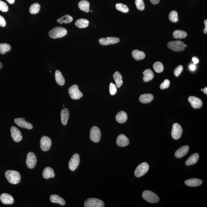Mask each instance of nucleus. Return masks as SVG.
I'll return each mask as SVG.
<instances>
[{
	"mask_svg": "<svg viewBox=\"0 0 207 207\" xmlns=\"http://www.w3.org/2000/svg\"><path fill=\"white\" fill-rule=\"evenodd\" d=\"M5 177L10 183L16 184L19 183L21 179V176L18 171L8 170L5 173Z\"/></svg>",
	"mask_w": 207,
	"mask_h": 207,
	"instance_id": "nucleus-1",
	"label": "nucleus"
},
{
	"mask_svg": "<svg viewBox=\"0 0 207 207\" xmlns=\"http://www.w3.org/2000/svg\"><path fill=\"white\" fill-rule=\"evenodd\" d=\"M67 34V31L63 27H56L52 29L49 32V37L56 39L64 37Z\"/></svg>",
	"mask_w": 207,
	"mask_h": 207,
	"instance_id": "nucleus-2",
	"label": "nucleus"
},
{
	"mask_svg": "<svg viewBox=\"0 0 207 207\" xmlns=\"http://www.w3.org/2000/svg\"><path fill=\"white\" fill-rule=\"evenodd\" d=\"M168 47L175 52H181L185 49V44L180 41H173L169 42L167 44Z\"/></svg>",
	"mask_w": 207,
	"mask_h": 207,
	"instance_id": "nucleus-3",
	"label": "nucleus"
},
{
	"mask_svg": "<svg viewBox=\"0 0 207 207\" xmlns=\"http://www.w3.org/2000/svg\"><path fill=\"white\" fill-rule=\"evenodd\" d=\"M142 196L143 199L150 203H157L159 201L158 197L151 191L146 190L143 191Z\"/></svg>",
	"mask_w": 207,
	"mask_h": 207,
	"instance_id": "nucleus-4",
	"label": "nucleus"
},
{
	"mask_svg": "<svg viewBox=\"0 0 207 207\" xmlns=\"http://www.w3.org/2000/svg\"><path fill=\"white\" fill-rule=\"evenodd\" d=\"M70 96L73 100H79L83 96V94L80 91L78 85H74L69 88L68 90Z\"/></svg>",
	"mask_w": 207,
	"mask_h": 207,
	"instance_id": "nucleus-5",
	"label": "nucleus"
},
{
	"mask_svg": "<svg viewBox=\"0 0 207 207\" xmlns=\"http://www.w3.org/2000/svg\"><path fill=\"white\" fill-rule=\"evenodd\" d=\"M149 166L146 162H143L138 166L135 170L134 174L137 177H140L148 172Z\"/></svg>",
	"mask_w": 207,
	"mask_h": 207,
	"instance_id": "nucleus-6",
	"label": "nucleus"
},
{
	"mask_svg": "<svg viewBox=\"0 0 207 207\" xmlns=\"http://www.w3.org/2000/svg\"><path fill=\"white\" fill-rule=\"evenodd\" d=\"M85 207H103L104 204L101 200L95 198H90L87 199L84 204Z\"/></svg>",
	"mask_w": 207,
	"mask_h": 207,
	"instance_id": "nucleus-7",
	"label": "nucleus"
},
{
	"mask_svg": "<svg viewBox=\"0 0 207 207\" xmlns=\"http://www.w3.org/2000/svg\"><path fill=\"white\" fill-rule=\"evenodd\" d=\"M101 134L100 129L97 126H94L91 129L90 132V139L94 142L97 143L101 140Z\"/></svg>",
	"mask_w": 207,
	"mask_h": 207,
	"instance_id": "nucleus-8",
	"label": "nucleus"
},
{
	"mask_svg": "<svg viewBox=\"0 0 207 207\" xmlns=\"http://www.w3.org/2000/svg\"><path fill=\"white\" fill-rule=\"evenodd\" d=\"M183 129L181 126L178 123H174L173 125L172 136L174 139H179L182 136Z\"/></svg>",
	"mask_w": 207,
	"mask_h": 207,
	"instance_id": "nucleus-9",
	"label": "nucleus"
},
{
	"mask_svg": "<svg viewBox=\"0 0 207 207\" xmlns=\"http://www.w3.org/2000/svg\"><path fill=\"white\" fill-rule=\"evenodd\" d=\"M40 145L41 149L43 151L47 152L50 148L52 141L49 137L44 136L41 138Z\"/></svg>",
	"mask_w": 207,
	"mask_h": 207,
	"instance_id": "nucleus-10",
	"label": "nucleus"
},
{
	"mask_svg": "<svg viewBox=\"0 0 207 207\" xmlns=\"http://www.w3.org/2000/svg\"><path fill=\"white\" fill-rule=\"evenodd\" d=\"M80 162V156L75 153L72 156L69 162V168L72 171H74L77 168Z\"/></svg>",
	"mask_w": 207,
	"mask_h": 207,
	"instance_id": "nucleus-11",
	"label": "nucleus"
},
{
	"mask_svg": "<svg viewBox=\"0 0 207 207\" xmlns=\"http://www.w3.org/2000/svg\"><path fill=\"white\" fill-rule=\"evenodd\" d=\"M37 158L33 152H30L27 157L26 164L27 167L30 169H32L35 167L37 163Z\"/></svg>",
	"mask_w": 207,
	"mask_h": 207,
	"instance_id": "nucleus-12",
	"label": "nucleus"
},
{
	"mask_svg": "<svg viewBox=\"0 0 207 207\" xmlns=\"http://www.w3.org/2000/svg\"><path fill=\"white\" fill-rule=\"evenodd\" d=\"M120 42V39L118 38L107 37L106 38H101L99 42L102 45H108L110 44L118 43Z\"/></svg>",
	"mask_w": 207,
	"mask_h": 207,
	"instance_id": "nucleus-13",
	"label": "nucleus"
},
{
	"mask_svg": "<svg viewBox=\"0 0 207 207\" xmlns=\"http://www.w3.org/2000/svg\"><path fill=\"white\" fill-rule=\"evenodd\" d=\"M11 132L12 137L14 141L18 142L21 141L22 139V135L18 128L14 126L12 127Z\"/></svg>",
	"mask_w": 207,
	"mask_h": 207,
	"instance_id": "nucleus-14",
	"label": "nucleus"
},
{
	"mask_svg": "<svg viewBox=\"0 0 207 207\" xmlns=\"http://www.w3.org/2000/svg\"><path fill=\"white\" fill-rule=\"evenodd\" d=\"M14 122L17 125L24 129L30 130L32 129L33 127V126L31 123L27 122L23 118L15 119Z\"/></svg>",
	"mask_w": 207,
	"mask_h": 207,
	"instance_id": "nucleus-15",
	"label": "nucleus"
},
{
	"mask_svg": "<svg viewBox=\"0 0 207 207\" xmlns=\"http://www.w3.org/2000/svg\"><path fill=\"white\" fill-rule=\"evenodd\" d=\"M188 100L194 108L199 109L202 106V101L198 97L193 96H190L188 99Z\"/></svg>",
	"mask_w": 207,
	"mask_h": 207,
	"instance_id": "nucleus-16",
	"label": "nucleus"
},
{
	"mask_svg": "<svg viewBox=\"0 0 207 207\" xmlns=\"http://www.w3.org/2000/svg\"><path fill=\"white\" fill-rule=\"evenodd\" d=\"M116 143L118 146L124 147L129 144V141L128 138L124 135L121 134L118 136Z\"/></svg>",
	"mask_w": 207,
	"mask_h": 207,
	"instance_id": "nucleus-17",
	"label": "nucleus"
},
{
	"mask_svg": "<svg viewBox=\"0 0 207 207\" xmlns=\"http://www.w3.org/2000/svg\"><path fill=\"white\" fill-rule=\"evenodd\" d=\"M1 202L4 204H12L14 202V199L11 195L3 193L0 196Z\"/></svg>",
	"mask_w": 207,
	"mask_h": 207,
	"instance_id": "nucleus-18",
	"label": "nucleus"
},
{
	"mask_svg": "<svg viewBox=\"0 0 207 207\" xmlns=\"http://www.w3.org/2000/svg\"><path fill=\"white\" fill-rule=\"evenodd\" d=\"M189 147L187 145L181 147L176 151L174 156L177 158H181L185 156L189 152Z\"/></svg>",
	"mask_w": 207,
	"mask_h": 207,
	"instance_id": "nucleus-19",
	"label": "nucleus"
},
{
	"mask_svg": "<svg viewBox=\"0 0 207 207\" xmlns=\"http://www.w3.org/2000/svg\"><path fill=\"white\" fill-rule=\"evenodd\" d=\"M203 183L202 180L197 179H187L185 181L184 184L186 185L191 187H196L201 185Z\"/></svg>",
	"mask_w": 207,
	"mask_h": 207,
	"instance_id": "nucleus-20",
	"label": "nucleus"
},
{
	"mask_svg": "<svg viewBox=\"0 0 207 207\" xmlns=\"http://www.w3.org/2000/svg\"><path fill=\"white\" fill-rule=\"evenodd\" d=\"M60 114L61 123L63 125H66L69 117V111L67 109H63L61 111Z\"/></svg>",
	"mask_w": 207,
	"mask_h": 207,
	"instance_id": "nucleus-21",
	"label": "nucleus"
},
{
	"mask_svg": "<svg viewBox=\"0 0 207 207\" xmlns=\"http://www.w3.org/2000/svg\"><path fill=\"white\" fill-rule=\"evenodd\" d=\"M116 121L120 124L126 122L127 119V115L124 111H121L118 113L116 117Z\"/></svg>",
	"mask_w": 207,
	"mask_h": 207,
	"instance_id": "nucleus-22",
	"label": "nucleus"
},
{
	"mask_svg": "<svg viewBox=\"0 0 207 207\" xmlns=\"http://www.w3.org/2000/svg\"><path fill=\"white\" fill-rule=\"evenodd\" d=\"M153 96L150 94H143L139 97L140 101L143 104H147L152 101Z\"/></svg>",
	"mask_w": 207,
	"mask_h": 207,
	"instance_id": "nucleus-23",
	"label": "nucleus"
},
{
	"mask_svg": "<svg viewBox=\"0 0 207 207\" xmlns=\"http://www.w3.org/2000/svg\"><path fill=\"white\" fill-rule=\"evenodd\" d=\"M43 177L45 179L54 178L55 176L54 170L49 167H47L44 169L42 173Z\"/></svg>",
	"mask_w": 207,
	"mask_h": 207,
	"instance_id": "nucleus-24",
	"label": "nucleus"
},
{
	"mask_svg": "<svg viewBox=\"0 0 207 207\" xmlns=\"http://www.w3.org/2000/svg\"><path fill=\"white\" fill-rule=\"evenodd\" d=\"M50 201L53 203H58L61 206L65 204V201L57 194H52L50 197Z\"/></svg>",
	"mask_w": 207,
	"mask_h": 207,
	"instance_id": "nucleus-25",
	"label": "nucleus"
},
{
	"mask_svg": "<svg viewBox=\"0 0 207 207\" xmlns=\"http://www.w3.org/2000/svg\"><path fill=\"white\" fill-rule=\"evenodd\" d=\"M199 158V155L198 153H194L191 155L186 160L185 164L187 166H190L196 163Z\"/></svg>",
	"mask_w": 207,
	"mask_h": 207,
	"instance_id": "nucleus-26",
	"label": "nucleus"
},
{
	"mask_svg": "<svg viewBox=\"0 0 207 207\" xmlns=\"http://www.w3.org/2000/svg\"><path fill=\"white\" fill-rule=\"evenodd\" d=\"M113 76L116 82V85L117 88H120L123 84L122 76L118 71H116L114 73Z\"/></svg>",
	"mask_w": 207,
	"mask_h": 207,
	"instance_id": "nucleus-27",
	"label": "nucleus"
},
{
	"mask_svg": "<svg viewBox=\"0 0 207 207\" xmlns=\"http://www.w3.org/2000/svg\"><path fill=\"white\" fill-rule=\"evenodd\" d=\"M78 6L80 9L85 13H88L90 11V4L88 1L83 0L78 3Z\"/></svg>",
	"mask_w": 207,
	"mask_h": 207,
	"instance_id": "nucleus-28",
	"label": "nucleus"
},
{
	"mask_svg": "<svg viewBox=\"0 0 207 207\" xmlns=\"http://www.w3.org/2000/svg\"><path fill=\"white\" fill-rule=\"evenodd\" d=\"M133 59L137 61L145 59V54L144 52L138 50H134L132 53Z\"/></svg>",
	"mask_w": 207,
	"mask_h": 207,
	"instance_id": "nucleus-29",
	"label": "nucleus"
},
{
	"mask_svg": "<svg viewBox=\"0 0 207 207\" xmlns=\"http://www.w3.org/2000/svg\"><path fill=\"white\" fill-rule=\"evenodd\" d=\"M143 80L145 82L151 81L154 77L153 72L150 69H147L143 72Z\"/></svg>",
	"mask_w": 207,
	"mask_h": 207,
	"instance_id": "nucleus-30",
	"label": "nucleus"
},
{
	"mask_svg": "<svg viewBox=\"0 0 207 207\" xmlns=\"http://www.w3.org/2000/svg\"><path fill=\"white\" fill-rule=\"evenodd\" d=\"M89 24L88 20L84 18L79 19L77 20L75 23V25L80 28H86L88 26Z\"/></svg>",
	"mask_w": 207,
	"mask_h": 207,
	"instance_id": "nucleus-31",
	"label": "nucleus"
},
{
	"mask_svg": "<svg viewBox=\"0 0 207 207\" xmlns=\"http://www.w3.org/2000/svg\"><path fill=\"white\" fill-rule=\"evenodd\" d=\"M55 78L56 83L60 85H64L65 79L62 73L59 70H56L55 73Z\"/></svg>",
	"mask_w": 207,
	"mask_h": 207,
	"instance_id": "nucleus-32",
	"label": "nucleus"
},
{
	"mask_svg": "<svg viewBox=\"0 0 207 207\" xmlns=\"http://www.w3.org/2000/svg\"><path fill=\"white\" fill-rule=\"evenodd\" d=\"M73 20L72 17L69 15H66L58 19L57 22L60 24L63 23H71Z\"/></svg>",
	"mask_w": 207,
	"mask_h": 207,
	"instance_id": "nucleus-33",
	"label": "nucleus"
},
{
	"mask_svg": "<svg viewBox=\"0 0 207 207\" xmlns=\"http://www.w3.org/2000/svg\"><path fill=\"white\" fill-rule=\"evenodd\" d=\"M173 35L176 39H183L185 38L187 36V33L184 31L177 30L174 31Z\"/></svg>",
	"mask_w": 207,
	"mask_h": 207,
	"instance_id": "nucleus-34",
	"label": "nucleus"
},
{
	"mask_svg": "<svg viewBox=\"0 0 207 207\" xmlns=\"http://www.w3.org/2000/svg\"><path fill=\"white\" fill-rule=\"evenodd\" d=\"M40 6L37 3H34L32 4L29 8V12L32 14H37L40 11Z\"/></svg>",
	"mask_w": 207,
	"mask_h": 207,
	"instance_id": "nucleus-35",
	"label": "nucleus"
},
{
	"mask_svg": "<svg viewBox=\"0 0 207 207\" xmlns=\"http://www.w3.org/2000/svg\"><path fill=\"white\" fill-rule=\"evenodd\" d=\"M116 9L123 13H127L129 11V8L127 6L122 3H117L116 5Z\"/></svg>",
	"mask_w": 207,
	"mask_h": 207,
	"instance_id": "nucleus-36",
	"label": "nucleus"
},
{
	"mask_svg": "<svg viewBox=\"0 0 207 207\" xmlns=\"http://www.w3.org/2000/svg\"><path fill=\"white\" fill-rule=\"evenodd\" d=\"M11 49V46L7 44H0V54H4Z\"/></svg>",
	"mask_w": 207,
	"mask_h": 207,
	"instance_id": "nucleus-37",
	"label": "nucleus"
},
{
	"mask_svg": "<svg viewBox=\"0 0 207 207\" xmlns=\"http://www.w3.org/2000/svg\"><path fill=\"white\" fill-rule=\"evenodd\" d=\"M153 68L155 71L157 73H162L164 69L163 65L159 61H157L154 63Z\"/></svg>",
	"mask_w": 207,
	"mask_h": 207,
	"instance_id": "nucleus-38",
	"label": "nucleus"
},
{
	"mask_svg": "<svg viewBox=\"0 0 207 207\" xmlns=\"http://www.w3.org/2000/svg\"><path fill=\"white\" fill-rule=\"evenodd\" d=\"M169 19L171 22L175 23L179 20L178 14L177 12L173 11L170 12L169 15Z\"/></svg>",
	"mask_w": 207,
	"mask_h": 207,
	"instance_id": "nucleus-39",
	"label": "nucleus"
},
{
	"mask_svg": "<svg viewBox=\"0 0 207 207\" xmlns=\"http://www.w3.org/2000/svg\"><path fill=\"white\" fill-rule=\"evenodd\" d=\"M136 7L140 11H142L145 9V4L143 0H136L135 1Z\"/></svg>",
	"mask_w": 207,
	"mask_h": 207,
	"instance_id": "nucleus-40",
	"label": "nucleus"
},
{
	"mask_svg": "<svg viewBox=\"0 0 207 207\" xmlns=\"http://www.w3.org/2000/svg\"><path fill=\"white\" fill-rule=\"evenodd\" d=\"M109 91L111 95H114L117 93V86L114 83H111L109 85Z\"/></svg>",
	"mask_w": 207,
	"mask_h": 207,
	"instance_id": "nucleus-41",
	"label": "nucleus"
},
{
	"mask_svg": "<svg viewBox=\"0 0 207 207\" xmlns=\"http://www.w3.org/2000/svg\"><path fill=\"white\" fill-rule=\"evenodd\" d=\"M8 10V8L7 4L4 1H0V11L6 13Z\"/></svg>",
	"mask_w": 207,
	"mask_h": 207,
	"instance_id": "nucleus-42",
	"label": "nucleus"
},
{
	"mask_svg": "<svg viewBox=\"0 0 207 207\" xmlns=\"http://www.w3.org/2000/svg\"><path fill=\"white\" fill-rule=\"evenodd\" d=\"M183 70V67L182 65H179L174 70L173 73L175 76H179L182 72Z\"/></svg>",
	"mask_w": 207,
	"mask_h": 207,
	"instance_id": "nucleus-43",
	"label": "nucleus"
},
{
	"mask_svg": "<svg viewBox=\"0 0 207 207\" xmlns=\"http://www.w3.org/2000/svg\"><path fill=\"white\" fill-rule=\"evenodd\" d=\"M170 82L168 80L166 79L164 81L163 83H162L160 85V88L161 90H164V89H167L170 86Z\"/></svg>",
	"mask_w": 207,
	"mask_h": 207,
	"instance_id": "nucleus-44",
	"label": "nucleus"
},
{
	"mask_svg": "<svg viewBox=\"0 0 207 207\" xmlns=\"http://www.w3.org/2000/svg\"><path fill=\"white\" fill-rule=\"evenodd\" d=\"M6 20L3 16L0 15V27H4L6 26Z\"/></svg>",
	"mask_w": 207,
	"mask_h": 207,
	"instance_id": "nucleus-45",
	"label": "nucleus"
},
{
	"mask_svg": "<svg viewBox=\"0 0 207 207\" xmlns=\"http://www.w3.org/2000/svg\"><path fill=\"white\" fill-rule=\"evenodd\" d=\"M204 23L205 24V28L203 32L205 34H207V19L205 20L204 21Z\"/></svg>",
	"mask_w": 207,
	"mask_h": 207,
	"instance_id": "nucleus-46",
	"label": "nucleus"
},
{
	"mask_svg": "<svg viewBox=\"0 0 207 207\" xmlns=\"http://www.w3.org/2000/svg\"><path fill=\"white\" fill-rule=\"evenodd\" d=\"M160 0H150V2L153 4H158Z\"/></svg>",
	"mask_w": 207,
	"mask_h": 207,
	"instance_id": "nucleus-47",
	"label": "nucleus"
},
{
	"mask_svg": "<svg viewBox=\"0 0 207 207\" xmlns=\"http://www.w3.org/2000/svg\"><path fill=\"white\" fill-rule=\"evenodd\" d=\"M192 61L193 63H194V64H196L199 63V60L195 57H193V58Z\"/></svg>",
	"mask_w": 207,
	"mask_h": 207,
	"instance_id": "nucleus-48",
	"label": "nucleus"
},
{
	"mask_svg": "<svg viewBox=\"0 0 207 207\" xmlns=\"http://www.w3.org/2000/svg\"><path fill=\"white\" fill-rule=\"evenodd\" d=\"M196 68V67L194 65H191L190 66H189V69L191 70V71H194L195 70Z\"/></svg>",
	"mask_w": 207,
	"mask_h": 207,
	"instance_id": "nucleus-49",
	"label": "nucleus"
},
{
	"mask_svg": "<svg viewBox=\"0 0 207 207\" xmlns=\"http://www.w3.org/2000/svg\"><path fill=\"white\" fill-rule=\"evenodd\" d=\"M6 1L10 4H13L15 2V0H6Z\"/></svg>",
	"mask_w": 207,
	"mask_h": 207,
	"instance_id": "nucleus-50",
	"label": "nucleus"
},
{
	"mask_svg": "<svg viewBox=\"0 0 207 207\" xmlns=\"http://www.w3.org/2000/svg\"><path fill=\"white\" fill-rule=\"evenodd\" d=\"M203 91L204 92V93L205 94H206V95H207V87H206V88H205L204 89H203Z\"/></svg>",
	"mask_w": 207,
	"mask_h": 207,
	"instance_id": "nucleus-51",
	"label": "nucleus"
},
{
	"mask_svg": "<svg viewBox=\"0 0 207 207\" xmlns=\"http://www.w3.org/2000/svg\"><path fill=\"white\" fill-rule=\"evenodd\" d=\"M3 66L2 63L1 62H0V70L2 68Z\"/></svg>",
	"mask_w": 207,
	"mask_h": 207,
	"instance_id": "nucleus-52",
	"label": "nucleus"
},
{
	"mask_svg": "<svg viewBox=\"0 0 207 207\" xmlns=\"http://www.w3.org/2000/svg\"><path fill=\"white\" fill-rule=\"evenodd\" d=\"M90 12H91V13H92L93 12V10H91Z\"/></svg>",
	"mask_w": 207,
	"mask_h": 207,
	"instance_id": "nucleus-53",
	"label": "nucleus"
},
{
	"mask_svg": "<svg viewBox=\"0 0 207 207\" xmlns=\"http://www.w3.org/2000/svg\"><path fill=\"white\" fill-rule=\"evenodd\" d=\"M201 91H203V89H202L201 90Z\"/></svg>",
	"mask_w": 207,
	"mask_h": 207,
	"instance_id": "nucleus-54",
	"label": "nucleus"
},
{
	"mask_svg": "<svg viewBox=\"0 0 207 207\" xmlns=\"http://www.w3.org/2000/svg\"><path fill=\"white\" fill-rule=\"evenodd\" d=\"M185 47H187V45H186V44H185Z\"/></svg>",
	"mask_w": 207,
	"mask_h": 207,
	"instance_id": "nucleus-55",
	"label": "nucleus"
}]
</instances>
